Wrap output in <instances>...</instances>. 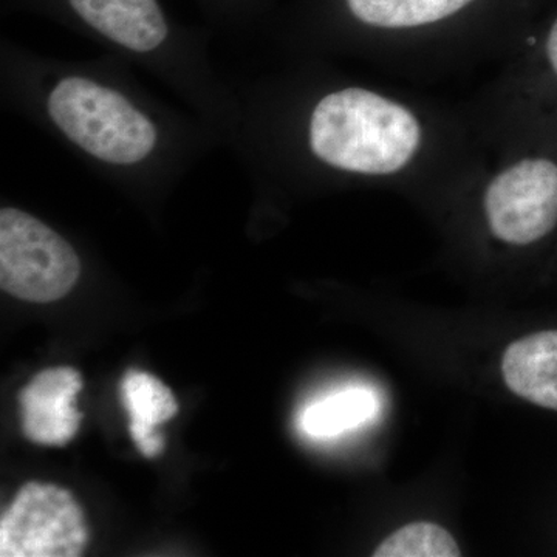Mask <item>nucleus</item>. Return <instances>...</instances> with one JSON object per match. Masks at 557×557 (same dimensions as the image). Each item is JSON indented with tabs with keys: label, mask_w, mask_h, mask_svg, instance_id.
Returning a JSON list of instances; mask_svg holds the SVG:
<instances>
[{
	"label": "nucleus",
	"mask_w": 557,
	"mask_h": 557,
	"mask_svg": "<svg viewBox=\"0 0 557 557\" xmlns=\"http://www.w3.org/2000/svg\"><path fill=\"white\" fill-rule=\"evenodd\" d=\"M421 138L416 113L376 91L357 87L322 98L310 120L314 156L354 174H397L416 159Z\"/></svg>",
	"instance_id": "f257e3e1"
},
{
	"label": "nucleus",
	"mask_w": 557,
	"mask_h": 557,
	"mask_svg": "<svg viewBox=\"0 0 557 557\" xmlns=\"http://www.w3.org/2000/svg\"><path fill=\"white\" fill-rule=\"evenodd\" d=\"M49 113L73 143L108 163H137L156 146L153 124L123 95L94 81L62 79L51 91Z\"/></svg>",
	"instance_id": "f03ea898"
},
{
	"label": "nucleus",
	"mask_w": 557,
	"mask_h": 557,
	"mask_svg": "<svg viewBox=\"0 0 557 557\" xmlns=\"http://www.w3.org/2000/svg\"><path fill=\"white\" fill-rule=\"evenodd\" d=\"M81 387L75 369H49L36 375L20 397L25 437L50 446L65 445L75 437L81 423L75 397Z\"/></svg>",
	"instance_id": "423d86ee"
},
{
	"label": "nucleus",
	"mask_w": 557,
	"mask_h": 557,
	"mask_svg": "<svg viewBox=\"0 0 557 557\" xmlns=\"http://www.w3.org/2000/svg\"><path fill=\"white\" fill-rule=\"evenodd\" d=\"M472 2L474 0H347V5L362 24L398 30L448 20Z\"/></svg>",
	"instance_id": "9b49d317"
},
{
	"label": "nucleus",
	"mask_w": 557,
	"mask_h": 557,
	"mask_svg": "<svg viewBox=\"0 0 557 557\" xmlns=\"http://www.w3.org/2000/svg\"><path fill=\"white\" fill-rule=\"evenodd\" d=\"M545 51H547V60L553 73L557 76V20L552 25V30L548 33L547 44H545Z\"/></svg>",
	"instance_id": "ddd939ff"
},
{
	"label": "nucleus",
	"mask_w": 557,
	"mask_h": 557,
	"mask_svg": "<svg viewBox=\"0 0 557 557\" xmlns=\"http://www.w3.org/2000/svg\"><path fill=\"white\" fill-rule=\"evenodd\" d=\"M375 557H458L456 539L435 523L418 522L399 528L373 553Z\"/></svg>",
	"instance_id": "f8f14e48"
},
{
	"label": "nucleus",
	"mask_w": 557,
	"mask_h": 557,
	"mask_svg": "<svg viewBox=\"0 0 557 557\" xmlns=\"http://www.w3.org/2000/svg\"><path fill=\"white\" fill-rule=\"evenodd\" d=\"M491 233L504 244L525 247L557 225V163L528 157L498 172L483 196Z\"/></svg>",
	"instance_id": "20e7f679"
},
{
	"label": "nucleus",
	"mask_w": 557,
	"mask_h": 557,
	"mask_svg": "<svg viewBox=\"0 0 557 557\" xmlns=\"http://www.w3.org/2000/svg\"><path fill=\"white\" fill-rule=\"evenodd\" d=\"M121 397L129 412V432L143 456H159L164 440L157 434V426L177 413V399L170 388L156 376L132 372L121 383Z\"/></svg>",
	"instance_id": "1a4fd4ad"
},
{
	"label": "nucleus",
	"mask_w": 557,
	"mask_h": 557,
	"mask_svg": "<svg viewBox=\"0 0 557 557\" xmlns=\"http://www.w3.org/2000/svg\"><path fill=\"white\" fill-rule=\"evenodd\" d=\"M379 397L368 387H346L310 403L299 416V429L307 437H339L368 423L379 413Z\"/></svg>",
	"instance_id": "9d476101"
},
{
	"label": "nucleus",
	"mask_w": 557,
	"mask_h": 557,
	"mask_svg": "<svg viewBox=\"0 0 557 557\" xmlns=\"http://www.w3.org/2000/svg\"><path fill=\"white\" fill-rule=\"evenodd\" d=\"M502 372L509 391L542 408L557 410V330L512 343L502 359Z\"/></svg>",
	"instance_id": "6e6552de"
},
{
	"label": "nucleus",
	"mask_w": 557,
	"mask_h": 557,
	"mask_svg": "<svg viewBox=\"0 0 557 557\" xmlns=\"http://www.w3.org/2000/svg\"><path fill=\"white\" fill-rule=\"evenodd\" d=\"M95 30L134 51L157 49L168 25L157 0H70Z\"/></svg>",
	"instance_id": "0eeeda50"
},
{
	"label": "nucleus",
	"mask_w": 557,
	"mask_h": 557,
	"mask_svg": "<svg viewBox=\"0 0 557 557\" xmlns=\"http://www.w3.org/2000/svg\"><path fill=\"white\" fill-rule=\"evenodd\" d=\"M86 544L83 511L60 486L28 483L0 522L2 557H75Z\"/></svg>",
	"instance_id": "39448f33"
},
{
	"label": "nucleus",
	"mask_w": 557,
	"mask_h": 557,
	"mask_svg": "<svg viewBox=\"0 0 557 557\" xmlns=\"http://www.w3.org/2000/svg\"><path fill=\"white\" fill-rule=\"evenodd\" d=\"M78 256L60 234L20 209L0 212V287L30 302L64 298L78 281Z\"/></svg>",
	"instance_id": "7ed1b4c3"
}]
</instances>
